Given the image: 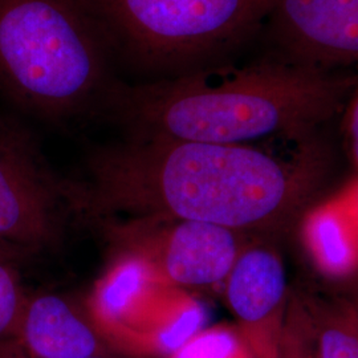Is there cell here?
<instances>
[{
  "mask_svg": "<svg viewBox=\"0 0 358 358\" xmlns=\"http://www.w3.org/2000/svg\"><path fill=\"white\" fill-rule=\"evenodd\" d=\"M333 157L322 133L254 143L128 138L92 159L96 196L108 208L161 220H194L276 241L320 203Z\"/></svg>",
  "mask_w": 358,
  "mask_h": 358,
  "instance_id": "1",
  "label": "cell"
},
{
  "mask_svg": "<svg viewBox=\"0 0 358 358\" xmlns=\"http://www.w3.org/2000/svg\"><path fill=\"white\" fill-rule=\"evenodd\" d=\"M357 76L276 53L166 80L120 81L105 115L129 138L234 145L309 137L343 115Z\"/></svg>",
  "mask_w": 358,
  "mask_h": 358,
  "instance_id": "2",
  "label": "cell"
},
{
  "mask_svg": "<svg viewBox=\"0 0 358 358\" xmlns=\"http://www.w3.org/2000/svg\"><path fill=\"white\" fill-rule=\"evenodd\" d=\"M84 0H0V90L51 121L105 113L120 80Z\"/></svg>",
  "mask_w": 358,
  "mask_h": 358,
  "instance_id": "3",
  "label": "cell"
},
{
  "mask_svg": "<svg viewBox=\"0 0 358 358\" xmlns=\"http://www.w3.org/2000/svg\"><path fill=\"white\" fill-rule=\"evenodd\" d=\"M113 55L146 81L183 76L239 48L276 0H84Z\"/></svg>",
  "mask_w": 358,
  "mask_h": 358,
  "instance_id": "4",
  "label": "cell"
},
{
  "mask_svg": "<svg viewBox=\"0 0 358 358\" xmlns=\"http://www.w3.org/2000/svg\"><path fill=\"white\" fill-rule=\"evenodd\" d=\"M53 190L31 137L0 120V242L24 254L50 245L59 230Z\"/></svg>",
  "mask_w": 358,
  "mask_h": 358,
  "instance_id": "5",
  "label": "cell"
},
{
  "mask_svg": "<svg viewBox=\"0 0 358 358\" xmlns=\"http://www.w3.org/2000/svg\"><path fill=\"white\" fill-rule=\"evenodd\" d=\"M264 26L282 56L358 71V0H276Z\"/></svg>",
  "mask_w": 358,
  "mask_h": 358,
  "instance_id": "6",
  "label": "cell"
},
{
  "mask_svg": "<svg viewBox=\"0 0 358 358\" xmlns=\"http://www.w3.org/2000/svg\"><path fill=\"white\" fill-rule=\"evenodd\" d=\"M224 284L231 312L257 358H273L291 299L282 255L272 241L245 244Z\"/></svg>",
  "mask_w": 358,
  "mask_h": 358,
  "instance_id": "7",
  "label": "cell"
},
{
  "mask_svg": "<svg viewBox=\"0 0 358 358\" xmlns=\"http://www.w3.org/2000/svg\"><path fill=\"white\" fill-rule=\"evenodd\" d=\"M247 238L211 223L174 222L161 245L159 264L167 280L177 285H215L226 282Z\"/></svg>",
  "mask_w": 358,
  "mask_h": 358,
  "instance_id": "8",
  "label": "cell"
},
{
  "mask_svg": "<svg viewBox=\"0 0 358 358\" xmlns=\"http://www.w3.org/2000/svg\"><path fill=\"white\" fill-rule=\"evenodd\" d=\"M16 343L34 358L93 357L99 349L90 325L56 294L26 297Z\"/></svg>",
  "mask_w": 358,
  "mask_h": 358,
  "instance_id": "9",
  "label": "cell"
},
{
  "mask_svg": "<svg viewBox=\"0 0 358 358\" xmlns=\"http://www.w3.org/2000/svg\"><path fill=\"white\" fill-rule=\"evenodd\" d=\"M300 224L316 268L341 282L357 276L358 220L340 195L312 207Z\"/></svg>",
  "mask_w": 358,
  "mask_h": 358,
  "instance_id": "10",
  "label": "cell"
},
{
  "mask_svg": "<svg viewBox=\"0 0 358 358\" xmlns=\"http://www.w3.org/2000/svg\"><path fill=\"white\" fill-rule=\"evenodd\" d=\"M306 310L319 358H358V313L338 289H294Z\"/></svg>",
  "mask_w": 358,
  "mask_h": 358,
  "instance_id": "11",
  "label": "cell"
},
{
  "mask_svg": "<svg viewBox=\"0 0 358 358\" xmlns=\"http://www.w3.org/2000/svg\"><path fill=\"white\" fill-rule=\"evenodd\" d=\"M273 358H319L306 310L292 288Z\"/></svg>",
  "mask_w": 358,
  "mask_h": 358,
  "instance_id": "12",
  "label": "cell"
},
{
  "mask_svg": "<svg viewBox=\"0 0 358 358\" xmlns=\"http://www.w3.org/2000/svg\"><path fill=\"white\" fill-rule=\"evenodd\" d=\"M24 301L26 296L11 263L0 260V344L16 341Z\"/></svg>",
  "mask_w": 358,
  "mask_h": 358,
  "instance_id": "13",
  "label": "cell"
},
{
  "mask_svg": "<svg viewBox=\"0 0 358 358\" xmlns=\"http://www.w3.org/2000/svg\"><path fill=\"white\" fill-rule=\"evenodd\" d=\"M176 358H247L239 340L223 329L195 336L177 352Z\"/></svg>",
  "mask_w": 358,
  "mask_h": 358,
  "instance_id": "14",
  "label": "cell"
},
{
  "mask_svg": "<svg viewBox=\"0 0 358 358\" xmlns=\"http://www.w3.org/2000/svg\"><path fill=\"white\" fill-rule=\"evenodd\" d=\"M343 129L349 159L358 174V76L343 112Z\"/></svg>",
  "mask_w": 358,
  "mask_h": 358,
  "instance_id": "15",
  "label": "cell"
},
{
  "mask_svg": "<svg viewBox=\"0 0 358 358\" xmlns=\"http://www.w3.org/2000/svg\"><path fill=\"white\" fill-rule=\"evenodd\" d=\"M338 291L345 296L358 313V275L346 282H343V285L341 288H338Z\"/></svg>",
  "mask_w": 358,
  "mask_h": 358,
  "instance_id": "16",
  "label": "cell"
},
{
  "mask_svg": "<svg viewBox=\"0 0 358 358\" xmlns=\"http://www.w3.org/2000/svg\"><path fill=\"white\" fill-rule=\"evenodd\" d=\"M0 358H26L23 348L19 345L16 341H7V343H1L0 344ZM87 358H101L87 357Z\"/></svg>",
  "mask_w": 358,
  "mask_h": 358,
  "instance_id": "17",
  "label": "cell"
},
{
  "mask_svg": "<svg viewBox=\"0 0 358 358\" xmlns=\"http://www.w3.org/2000/svg\"><path fill=\"white\" fill-rule=\"evenodd\" d=\"M345 190L346 192L340 196L344 199V202L358 220V178L349 187H346Z\"/></svg>",
  "mask_w": 358,
  "mask_h": 358,
  "instance_id": "18",
  "label": "cell"
},
{
  "mask_svg": "<svg viewBox=\"0 0 358 358\" xmlns=\"http://www.w3.org/2000/svg\"><path fill=\"white\" fill-rule=\"evenodd\" d=\"M22 255H24V252H22V251L13 248V247L8 245V244L0 242V260L11 263L13 259H16V257H19V256Z\"/></svg>",
  "mask_w": 358,
  "mask_h": 358,
  "instance_id": "19",
  "label": "cell"
}]
</instances>
